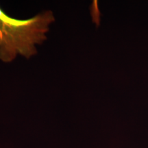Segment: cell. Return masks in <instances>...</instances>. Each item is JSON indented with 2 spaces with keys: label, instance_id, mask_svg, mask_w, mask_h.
Listing matches in <instances>:
<instances>
[{
  "label": "cell",
  "instance_id": "obj_1",
  "mask_svg": "<svg viewBox=\"0 0 148 148\" xmlns=\"http://www.w3.org/2000/svg\"><path fill=\"white\" fill-rule=\"evenodd\" d=\"M54 21L51 10L27 19H17L8 15L0 7V60L8 63L18 54L27 59L36 54V45L47 40L46 33Z\"/></svg>",
  "mask_w": 148,
  "mask_h": 148
}]
</instances>
